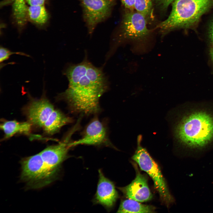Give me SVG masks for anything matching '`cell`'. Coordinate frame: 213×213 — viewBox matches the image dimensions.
<instances>
[{
	"mask_svg": "<svg viewBox=\"0 0 213 213\" xmlns=\"http://www.w3.org/2000/svg\"><path fill=\"white\" fill-rule=\"evenodd\" d=\"M64 73L68 79V87L60 96L76 112L86 114L99 112V99L108 86L101 69L85 60L69 66Z\"/></svg>",
	"mask_w": 213,
	"mask_h": 213,
	"instance_id": "obj_1",
	"label": "cell"
},
{
	"mask_svg": "<svg viewBox=\"0 0 213 213\" xmlns=\"http://www.w3.org/2000/svg\"><path fill=\"white\" fill-rule=\"evenodd\" d=\"M178 139L191 148H201L213 139V117L204 111L193 112L183 117L176 125Z\"/></svg>",
	"mask_w": 213,
	"mask_h": 213,
	"instance_id": "obj_2",
	"label": "cell"
},
{
	"mask_svg": "<svg viewBox=\"0 0 213 213\" xmlns=\"http://www.w3.org/2000/svg\"><path fill=\"white\" fill-rule=\"evenodd\" d=\"M213 0H175L168 18L157 26L163 34L196 23L210 8Z\"/></svg>",
	"mask_w": 213,
	"mask_h": 213,
	"instance_id": "obj_3",
	"label": "cell"
},
{
	"mask_svg": "<svg viewBox=\"0 0 213 213\" xmlns=\"http://www.w3.org/2000/svg\"><path fill=\"white\" fill-rule=\"evenodd\" d=\"M26 111L29 122L42 128L50 135L57 133L62 127L72 121L71 118L55 109L44 98L33 101Z\"/></svg>",
	"mask_w": 213,
	"mask_h": 213,
	"instance_id": "obj_4",
	"label": "cell"
},
{
	"mask_svg": "<svg viewBox=\"0 0 213 213\" xmlns=\"http://www.w3.org/2000/svg\"><path fill=\"white\" fill-rule=\"evenodd\" d=\"M147 20L136 11L129 10L124 14L117 38V44L128 41L135 46L142 48L147 43L150 34L147 27Z\"/></svg>",
	"mask_w": 213,
	"mask_h": 213,
	"instance_id": "obj_5",
	"label": "cell"
},
{
	"mask_svg": "<svg viewBox=\"0 0 213 213\" xmlns=\"http://www.w3.org/2000/svg\"><path fill=\"white\" fill-rule=\"evenodd\" d=\"M141 135H139L137 138V147L132 159L138 163L141 169L152 178L154 187L161 199L168 205L172 201V196L159 166L146 149L141 146Z\"/></svg>",
	"mask_w": 213,
	"mask_h": 213,
	"instance_id": "obj_6",
	"label": "cell"
},
{
	"mask_svg": "<svg viewBox=\"0 0 213 213\" xmlns=\"http://www.w3.org/2000/svg\"><path fill=\"white\" fill-rule=\"evenodd\" d=\"M22 179L33 188H39L50 183L52 179L39 153L21 161Z\"/></svg>",
	"mask_w": 213,
	"mask_h": 213,
	"instance_id": "obj_7",
	"label": "cell"
},
{
	"mask_svg": "<svg viewBox=\"0 0 213 213\" xmlns=\"http://www.w3.org/2000/svg\"><path fill=\"white\" fill-rule=\"evenodd\" d=\"M89 33L110 15L115 0H80Z\"/></svg>",
	"mask_w": 213,
	"mask_h": 213,
	"instance_id": "obj_8",
	"label": "cell"
},
{
	"mask_svg": "<svg viewBox=\"0 0 213 213\" xmlns=\"http://www.w3.org/2000/svg\"><path fill=\"white\" fill-rule=\"evenodd\" d=\"M111 145L108 138L106 128L96 118L93 119L87 125L83 135L80 139L70 142V147L79 145Z\"/></svg>",
	"mask_w": 213,
	"mask_h": 213,
	"instance_id": "obj_9",
	"label": "cell"
},
{
	"mask_svg": "<svg viewBox=\"0 0 213 213\" xmlns=\"http://www.w3.org/2000/svg\"><path fill=\"white\" fill-rule=\"evenodd\" d=\"M119 189L128 198L138 202L149 201L153 197L146 178L139 172L137 173L135 178L130 184Z\"/></svg>",
	"mask_w": 213,
	"mask_h": 213,
	"instance_id": "obj_10",
	"label": "cell"
},
{
	"mask_svg": "<svg viewBox=\"0 0 213 213\" xmlns=\"http://www.w3.org/2000/svg\"><path fill=\"white\" fill-rule=\"evenodd\" d=\"M95 200L108 209L111 208L118 198V193L113 183L106 178L100 170Z\"/></svg>",
	"mask_w": 213,
	"mask_h": 213,
	"instance_id": "obj_11",
	"label": "cell"
},
{
	"mask_svg": "<svg viewBox=\"0 0 213 213\" xmlns=\"http://www.w3.org/2000/svg\"><path fill=\"white\" fill-rule=\"evenodd\" d=\"M30 122H20L17 121L6 120L0 125V128L4 133V138H9L16 134H29L31 131Z\"/></svg>",
	"mask_w": 213,
	"mask_h": 213,
	"instance_id": "obj_12",
	"label": "cell"
},
{
	"mask_svg": "<svg viewBox=\"0 0 213 213\" xmlns=\"http://www.w3.org/2000/svg\"><path fill=\"white\" fill-rule=\"evenodd\" d=\"M153 206L141 204L135 200L128 199L122 201L117 210L118 213H153Z\"/></svg>",
	"mask_w": 213,
	"mask_h": 213,
	"instance_id": "obj_13",
	"label": "cell"
},
{
	"mask_svg": "<svg viewBox=\"0 0 213 213\" xmlns=\"http://www.w3.org/2000/svg\"><path fill=\"white\" fill-rule=\"evenodd\" d=\"M27 12L30 20L36 23L43 24L48 19V14L43 5L30 6Z\"/></svg>",
	"mask_w": 213,
	"mask_h": 213,
	"instance_id": "obj_14",
	"label": "cell"
},
{
	"mask_svg": "<svg viewBox=\"0 0 213 213\" xmlns=\"http://www.w3.org/2000/svg\"><path fill=\"white\" fill-rule=\"evenodd\" d=\"M13 9L14 15L17 23L24 24L26 20L28 9L25 0H13Z\"/></svg>",
	"mask_w": 213,
	"mask_h": 213,
	"instance_id": "obj_15",
	"label": "cell"
},
{
	"mask_svg": "<svg viewBox=\"0 0 213 213\" xmlns=\"http://www.w3.org/2000/svg\"><path fill=\"white\" fill-rule=\"evenodd\" d=\"M154 0H135L134 9L144 15L147 20L152 19Z\"/></svg>",
	"mask_w": 213,
	"mask_h": 213,
	"instance_id": "obj_16",
	"label": "cell"
},
{
	"mask_svg": "<svg viewBox=\"0 0 213 213\" xmlns=\"http://www.w3.org/2000/svg\"><path fill=\"white\" fill-rule=\"evenodd\" d=\"M14 54L25 56L28 57H30L29 55L24 53L20 52H12L7 48L1 46L0 49V62H2L8 59L11 55Z\"/></svg>",
	"mask_w": 213,
	"mask_h": 213,
	"instance_id": "obj_17",
	"label": "cell"
},
{
	"mask_svg": "<svg viewBox=\"0 0 213 213\" xmlns=\"http://www.w3.org/2000/svg\"><path fill=\"white\" fill-rule=\"evenodd\" d=\"M175 0H154L157 7L162 10H165Z\"/></svg>",
	"mask_w": 213,
	"mask_h": 213,
	"instance_id": "obj_18",
	"label": "cell"
},
{
	"mask_svg": "<svg viewBox=\"0 0 213 213\" xmlns=\"http://www.w3.org/2000/svg\"><path fill=\"white\" fill-rule=\"evenodd\" d=\"M122 3L128 9L134 10L135 0H120Z\"/></svg>",
	"mask_w": 213,
	"mask_h": 213,
	"instance_id": "obj_19",
	"label": "cell"
},
{
	"mask_svg": "<svg viewBox=\"0 0 213 213\" xmlns=\"http://www.w3.org/2000/svg\"><path fill=\"white\" fill-rule=\"evenodd\" d=\"M30 6L44 5L45 0H25Z\"/></svg>",
	"mask_w": 213,
	"mask_h": 213,
	"instance_id": "obj_20",
	"label": "cell"
},
{
	"mask_svg": "<svg viewBox=\"0 0 213 213\" xmlns=\"http://www.w3.org/2000/svg\"><path fill=\"white\" fill-rule=\"evenodd\" d=\"M209 34L210 38L213 42V20L211 24Z\"/></svg>",
	"mask_w": 213,
	"mask_h": 213,
	"instance_id": "obj_21",
	"label": "cell"
}]
</instances>
